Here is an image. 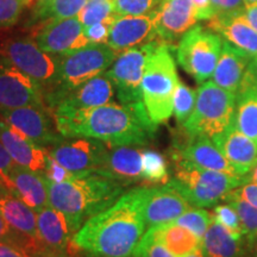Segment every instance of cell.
Instances as JSON below:
<instances>
[{"instance_id":"39","label":"cell","mask_w":257,"mask_h":257,"mask_svg":"<svg viewBox=\"0 0 257 257\" xmlns=\"http://www.w3.org/2000/svg\"><path fill=\"white\" fill-rule=\"evenodd\" d=\"M134 257H176L160 243L149 231H146L134 252Z\"/></svg>"},{"instance_id":"10","label":"cell","mask_w":257,"mask_h":257,"mask_svg":"<svg viewBox=\"0 0 257 257\" xmlns=\"http://www.w3.org/2000/svg\"><path fill=\"white\" fill-rule=\"evenodd\" d=\"M108 146L104 142L86 137H64L50 147L48 154L74 175L100 174Z\"/></svg>"},{"instance_id":"19","label":"cell","mask_w":257,"mask_h":257,"mask_svg":"<svg viewBox=\"0 0 257 257\" xmlns=\"http://www.w3.org/2000/svg\"><path fill=\"white\" fill-rule=\"evenodd\" d=\"M114 92L111 80L104 73L64 93L54 107L53 114L54 112L86 110L106 105L112 102Z\"/></svg>"},{"instance_id":"31","label":"cell","mask_w":257,"mask_h":257,"mask_svg":"<svg viewBox=\"0 0 257 257\" xmlns=\"http://www.w3.org/2000/svg\"><path fill=\"white\" fill-rule=\"evenodd\" d=\"M234 120L237 127L257 146V87L237 93Z\"/></svg>"},{"instance_id":"5","label":"cell","mask_w":257,"mask_h":257,"mask_svg":"<svg viewBox=\"0 0 257 257\" xmlns=\"http://www.w3.org/2000/svg\"><path fill=\"white\" fill-rule=\"evenodd\" d=\"M118 55L119 53L106 43H89L68 55H57L59 68L56 81L43 94L44 102L51 113L64 93L104 74L113 64Z\"/></svg>"},{"instance_id":"20","label":"cell","mask_w":257,"mask_h":257,"mask_svg":"<svg viewBox=\"0 0 257 257\" xmlns=\"http://www.w3.org/2000/svg\"><path fill=\"white\" fill-rule=\"evenodd\" d=\"M0 143L8 150L16 165L36 172H44L48 150L31 142L21 131L15 128L0 114Z\"/></svg>"},{"instance_id":"6","label":"cell","mask_w":257,"mask_h":257,"mask_svg":"<svg viewBox=\"0 0 257 257\" xmlns=\"http://www.w3.org/2000/svg\"><path fill=\"white\" fill-rule=\"evenodd\" d=\"M174 175L169 184L178 189L193 207H212L232 189L246 182L245 176L208 170L173 160Z\"/></svg>"},{"instance_id":"21","label":"cell","mask_w":257,"mask_h":257,"mask_svg":"<svg viewBox=\"0 0 257 257\" xmlns=\"http://www.w3.org/2000/svg\"><path fill=\"white\" fill-rule=\"evenodd\" d=\"M143 150L141 146H108L100 174L125 186L143 181Z\"/></svg>"},{"instance_id":"45","label":"cell","mask_w":257,"mask_h":257,"mask_svg":"<svg viewBox=\"0 0 257 257\" xmlns=\"http://www.w3.org/2000/svg\"><path fill=\"white\" fill-rule=\"evenodd\" d=\"M231 193L236 195L237 198L249 202L250 205L257 208V184H255V182H244L239 187L232 189Z\"/></svg>"},{"instance_id":"16","label":"cell","mask_w":257,"mask_h":257,"mask_svg":"<svg viewBox=\"0 0 257 257\" xmlns=\"http://www.w3.org/2000/svg\"><path fill=\"white\" fill-rule=\"evenodd\" d=\"M153 14L157 37L167 43L181 38L198 22L192 0H162Z\"/></svg>"},{"instance_id":"27","label":"cell","mask_w":257,"mask_h":257,"mask_svg":"<svg viewBox=\"0 0 257 257\" xmlns=\"http://www.w3.org/2000/svg\"><path fill=\"white\" fill-rule=\"evenodd\" d=\"M0 213L16 231L41 243L36 211L28 206L15 192L8 189L0 193Z\"/></svg>"},{"instance_id":"38","label":"cell","mask_w":257,"mask_h":257,"mask_svg":"<svg viewBox=\"0 0 257 257\" xmlns=\"http://www.w3.org/2000/svg\"><path fill=\"white\" fill-rule=\"evenodd\" d=\"M211 213L213 219H216L218 223L226 227L231 233L234 234L236 237H239V238H244L242 221H240L238 213L231 205L224 201H220V204L218 202L217 205L213 206Z\"/></svg>"},{"instance_id":"55","label":"cell","mask_w":257,"mask_h":257,"mask_svg":"<svg viewBox=\"0 0 257 257\" xmlns=\"http://www.w3.org/2000/svg\"><path fill=\"white\" fill-rule=\"evenodd\" d=\"M9 189V186H8V184H6L5 182V180L2 178V176H0V193H3V192H5V191H8Z\"/></svg>"},{"instance_id":"36","label":"cell","mask_w":257,"mask_h":257,"mask_svg":"<svg viewBox=\"0 0 257 257\" xmlns=\"http://www.w3.org/2000/svg\"><path fill=\"white\" fill-rule=\"evenodd\" d=\"M0 243H8L12 244V245L21 246L22 249L27 250L28 252L32 253L34 256L42 252L43 250H47L44 249V246L40 242H36V240L29 238V237L16 231L5 220L2 213H0Z\"/></svg>"},{"instance_id":"13","label":"cell","mask_w":257,"mask_h":257,"mask_svg":"<svg viewBox=\"0 0 257 257\" xmlns=\"http://www.w3.org/2000/svg\"><path fill=\"white\" fill-rule=\"evenodd\" d=\"M22 106L47 107L40 86L0 53V107Z\"/></svg>"},{"instance_id":"17","label":"cell","mask_w":257,"mask_h":257,"mask_svg":"<svg viewBox=\"0 0 257 257\" xmlns=\"http://www.w3.org/2000/svg\"><path fill=\"white\" fill-rule=\"evenodd\" d=\"M153 11L142 16H117L111 25L108 46L120 54L159 38Z\"/></svg>"},{"instance_id":"46","label":"cell","mask_w":257,"mask_h":257,"mask_svg":"<svg viewBox=\"0 0 257 257\" xmlns=\"http://www.w3.org/2000/svg\"><path fill=\"white\" fill-rule=\"evenodd\" d=\"M16 162L10 156L8 150L5 149L4 146L0 143V176L5 180V182L9 186V189L11 191V182H10L9 175L11 170L15 168Z\"/></svg>"},{"instance_id":"12","label":"cell","mask_w":257,"mask_h":257,"mask_svg":"<svg viewBox=\"0 0 257 257\" xmlns=\"http://www.w3.org/2000/svg\"><path fill=\"white\" fill-rule=\"evenodd\" d=\"M0 114L10 125L21 131L31 142L44 149H49L64 138L57 130L54 114L47 107H0Z\"/></svg>"},{"instance_id":"32","label":"cell","mask_w":257,"mask_h":257,"mask_svg":"<svg viewBox=\"0 0 257 257\" xmlns=\"http://www.w3.org/2000/svg\"><path fill=\"white\" fill-rule=\"evenodd\" d=\"M168 163L162 154L152 149L143 150V181L154 185L169 182Z\"/></svg>"},{"instance_id":"47","label":"cell","mask_w":257,"mask_h":257,"mask_svg":"<svg viewBox=\"0 0 257 257\" xmlns=\"http://www.w3.org/2000/svg\"><path fill=\"white\" fill-rule=\"evenodd\" d=\"M198 21H210L213 18V8L211 0H192Z\"/></svg>"},{"instance_id":"37","label":"cell","mask_w":257,"mask_h":257,"mask_svg":"<svg viewBox=\"0 0 257 257\" xmlns=\"http://www.w3.org/2000/svg\"><path fill=\"white\" fill-rule=\"evenodd\" d=\"M212 219H213L212 218V213L205 210V208L191 207L184 214H181L175 220V223H178L181 226L192 231L193 233L197 234L199 238L202 240L208 226H210Z\"/></svg>"},{"instance_id":"53","label":"cell","mask_w":257,"mask_h":257,"mask_svg":"<svg viewBox=\"0 0 257 257\" xmlns=\"http://www.w3.org/2000/svg\"><path fill=\"white\" fill-rule=\"evenodd\" d=\"M248 251L250 257H257V236L248 243Z\"/></svg>"},{"instance_id":"60","label":"cell","mask_w":257,"mask_h":257,"mask_svg":"<svg viewBox=\"0 0 257 257\" xmlns=\"http://www.w3.org/2000/svg\"><path fill=\"white\" fill-rule=\"evenodd\" d=\"M42 2H47V0H35V3H42ZM34 3V4H35Z\"/></svg>"},{"instance_id":"23","label":"cell","mask_w":257,"mask_h":257,"mask_svg":"<svg viewBox=\"0 0 257 257\" xmlns=\"http://www.w3.org/2000/svg\"><path fill=\"white\" fill-rule=\"evenodd\" d=\"M250 60L251 56L245 51L224 40L219 60L212 75V81L219 87L237 94L242 87Z\"/></svg>"},{"instance_id":"28","label":"cell","mask_w":257,"mask_h":257,"mask_svg":"<svg viewBox=\"0 0 257 257\" xmlns=\"http://www.w3.org/2000/svg\"><path fill=\"white\" fill-rule=\"evenodd\" d=\"M201 248L205 257H249L246 240L234 236L216 219H212Z\"/></svg>"},{"instance_id":"42","label":"cell","mask_w":257,"mask_h":257,"mask_svg":"<svg viewBox=\"0 0 257 257\" xmlns=\"http://www.w3.org/2000/svg\"><path fill=\"white\" fill-rule=\"evenodd\" d=\"M115 17H117V15L114 14V16H112L111 18H107L102 22H98V23H94L92 25H88V27L83 28V31H85V35L86 37L88 38L89 43L107 44L111 25L114 22Z\"/></svg>"},{"instance_id":"41","label":"cell","mask_w":257,"mask_h":257,"mask_svg":"<svg viewBox=\"0 0 257 257\" xmlns=\"http://www.w3.org/2000/svg\"><path fill=\"white\" fill-rule=\"evenodd\" d=\"M25 8L23 0H0V30L14 27Z\"/></svg>"},{"instance_id":"48","label":"cell","mask_w":257,"mask_h":257,"mask_svg":"<svg viewBox=\"0 0 257 257\" xmlns=\"http://www.w3.org/2000/svg\"><path fill=\"white\" fill-rule=\"evenodd\" d=\"M250 87H257V55L251 57V60H250L246 74L244 76L242 87H240L238 92Z\"/></svg>"},{"instance_id":"50","label":"cell","mask_w":257,"mask_h":257,"mask_svg":"<svg viewBox=\"0 0 257 257\" xmlns=\"http://www.w3.org/2000/svg\"><path fill=\"white\" fill-rule=\"evenodd\" d=\"M245 18L248 19L251 27L257 31V5H249L245 8V11L243 12Z\"/></svg>"},{"instance_id":"18","label":"cell","mask_w":257,"mask_h":257,"mask_svg":"<svg viewBox=\"0 0 257 257\" xmlns=\"http://www.w3.org/2000/svg\"><path fill=\"white\" fill-rule=\"evenodd\" d=\"M193 207L184 195L169 184L149 188L144 207L147 227L175 221L186 211Z\"/></svg>"},{"instance_id":"40","label":"cell","mask_w":257,"mask_h":257,"mask_svg":"<svg viewBox=\"0 0 257 257\" xmlns=\"http://www.w3.org/2000/svg\"><path fill=\"white\" fill-rule=\"evenodd\" d=\"M117 16H142L156 9L157 0H113Z\"/></svg>"},{"instance_id":"43","label":"cell","mask_w":257,"mask_h":257,"mask_svg":"<svg viewBox=\"0 0 257 257\" xmlns=\"http://www.w3.org/2000/svg\"><path fill=\"white\" fill-rule=\"evenodd\" d=\"M213 17L217 16L240 15L245 11V0H211Z\"/></svg>"},{"instance_id":"29","label":"cell","mask_w":257,"mask_h":257,"mask_svg":"<svg viewBox=\"0 0 257 257\" xmlns=\"http://www.w3.org/2000/svg\"><path fill=\"white\" fill-rule=\"evenodd\" d=\"M148 231L176 257H186L201 246L202 240L197 234L175 221L155 225Z\"/></svg>"},{"instance_id":"49","label":"cell","mask_w":257,"mask_h":257,"mask_svg":"<svg viewBox=\"0 0 257 257\" xmlns=\"http://www.w3.org/2000/svg\"><path fill=\"white\" fill-rule=\"evenodd\" d=\"M0 257H35L21 246L8 243H0Z\"/></svg>"},{"instance_id":"25","label":"cell","mask_w":257,"mask_h":257,"mask_svg":"<svg viewBox=\"0 0 257 257\" xmlns=\"http://www.w3.org/2000/svg\"><path fill=\"white\" fill-rule=\"evenodd\" d=\"M11 191L15 192L32 210L38 211L49 205V192L46 175L21 166H15L9 175Z\"/></svg>"},{"instance_id":"61","label":"cell","mask_w":257,"mask_h":257,"mask_svg":"<svg viewBox=\"0 0 257 257\" xmlns=\"http://www.w3.org/2000/svg\"><path fill=\"white\" fill-rule=\"evenodd\" d=\"M160 2H162V0H157V4H159V3H160Z\"/></svg>"},{"instance_id":"58","label":"cell","mask_w":257,"mask_h":257,"mask_svg":"<svg viewBox=\"0 0 257 257\" xmlns=\"http://www.w3.org/2000/svg\"><path fill=\"white\" fill-rule=\"evenodd\" d=\"M246 6L249 5H257V0H245Z\"/></svg>"},{"instance_id":"1","label":"cell","mask_w":257,"mask_h":257,"mask_svg":"<svg viewBox=\"0 0 257 257\" xmlns=\"http://www.w3.org/2000/svg\"><path fill=\"white\" fill-rule=\"evenodd\" d=\"M149 187L124 192L111 206L88 219L73 236L79 251L98 257H134L146 233L144 207Z\"/></svg>"},{"instance_id":"35","label":"cell","mask_w":257,"mask_h":257,"mask_svg":"<svg viewBox=\"0 0 257 257\" xmlns=\"http://www.w3.org/2000/svg\"><path fill=\"white\" fill-rule=\"evenodd\" d=\"M114 16L113 0H87L86 5L79 12L78 18L83 28Z\"/></svg>"},{"instance_id":"56","label":"cell","mask_w":257,"mask_h":257,"mask_svg":"<svg viewBox=\"0 0 257 257\" xmlns=\"http://www.w3.org/2000/svg\"><path fill=\"white\" fill-rule=\"evenodd\" d=\"M69 253H70V255H72V257H80L79 253H78V250H76V248L73 245V244H72V245H70Z\"/></svg>"},{"instance_id":"54","label":"cell","mask_w":257,"mask_h":257,"mask_svg":"<svg viewBox=\"0 0 257 257\" xmlns=\"http://www.w3.org/2000/svg\"><path fill=\"white\" fill-rule=\"evenodd\" d=\"M186 257H205V255H204V251H202V248L200 246V248H198L195 251L189 253V255H187Z\"/></svg>"},{"instance_id":"3","label":"cell","mask_w":257,"mask_h":257,"mask_svg":"<svg viewBox=\"0 0 257 257\" xmlns=\"http://www.w3.org/2000/svg\"><path fill=\"white\" fill-rule=\"evenodd\" d=\"M125 187L117 180L98 173L75 175L60 184L48 181L49 205L64 214L74 236L88 219L111 206Z\"/></svg>"},{"instance_id":"7","label":"cell","mask_w":257,"mask_h":257,"mask_svg":"<svg viewBox=\"0 0 257 257\" xmlns=\"http://www.w3.org/2000/svg\"><path fill=\"white\" fill-rule=\"evenodd\" d=\"M237 94L219 87L212 80L201 83L191 117L181 125L189 136L213 138L234 119Z\"/></svg>"},{"instance_id":"34","label":"cell","mask_w":257,"mask_h":257,"mask_svg":"<svg viewBox=\"0 0 257 257\" xmlns=\"http://www.w3.org/2000/svg\"><path fill=\"white\" fill-rule=\"evenodd\" d=\"M197 102V91L179 81L173 100V114L181 126L191 117Z\"/></svg>"},{"instance_id":"52","label":"cell","mask_w":257,"mask_h":257,"mask_svg":"<svg viewBox=\"0 0 257 257\" xmlns=\"http://www.w3.org/2000/svg\"><path fill=\"white\" fill-rule=\"evenodd\" d=\"M245 179H246V181L255 182V184H257V161H256L255 165H253L251 170H250L248 174L245 175Z\"/></svg>"},{"instance_id":"22","label":"cell","mask_w":257,"mask_h":257,"mask_svg":"<svg viewBox=\"0 0 257 257\" xmlns=\"http://www.w3.org/2000/svg\"><path fill=\"white\" fill-rule=\"evenodd\" d=\"M240 176H245L257 161V146L237 127L233 119L223 133L212 138Z\"/></svg>"},{"instance_id":"9","label":"cell","mask_w":257,"mask_h":257,"mask_svg":"<svg viewBox=\"0 0 257 257\" xmlns=\"http://www.w3.org/2000/svg\"><path fill=\"white\" fill-rule=\"evenodd\" d=\"M0 53L34 80L43 94L55 83L59 57L42 50L35 40L27 37L8 40L0 46Z\"/></svg>"},{"instance_id":"2","label":"cell","mask_w":257,"mask_h":257,"mask_svg":"<svg viewBox=\"0 0 257 257\" xmlns=\"http://www.w3.org/2000/svg\"><path fill=\"white\" fill-rule=\"evenodd\" d=\"M57 130L63 137H86L107 146H147L157 125L143 102L108 104L86 110L54 112Z\"/></svg>"},{"instance_id":"33","label":"cell","mask_w":257,"mask_h":257,"mask_svg":"<svg viewBox=\"0 0 257 257\" xmlns=\"http://www.w3.org/2000/svg\"><path fill=\"white\" fill-rule=\"evenodd\" d=\"M221 201L231 205L236 210L242 221L244 239L246 240V244L251 242L257 236V208L250 205L249 202L237 198L231 192L227 193Z\"/></svg>"},{"instance_id":"26","label":"cell","mask_w":257,"mask_h":257,"mask_svg":"<svg viewBox=\"0 0 257 257\" xmlns=\"http://www.w3.org/2000/svg\"><path fill=\"white\" fill-rule=\"evenodd\" d=\"M38 237L47 250L69 252L73 236L62 212L50 205L37 212Z\"/></svg>"},{"instance_id":"59","label":"cell","mask_w":257,"mask_h":257,"mask_svg":"<svg viewBox=\"0 0 257 257\" xmlns=\"http://www.w3.org/2000/svg\"><path fill=\"white\" fill-rule=\"evenodd\" d=\"M23 2L25 3V5H27V6H32V5H34L35 0H23Z\"/></svg>"},{"instance_id":"51","label":"cell","mask_w":257,"mask_h":257,"mask_svg":"<svg viewBox=\"0 0 257 257\" xmlns=\"http://www.w3.org/2000/svg\"><path fill=\"white\" fill-rule=\"evenodd\" d=\"M35 257H72L69 252H59L53 250H43V251L35 255Z\"/></svg>"},{"instance_id":"30","label":"cell","mask_w":257,"mask_h":257,"mask_svg":"<svg viewBox=\"0 0 257 257\" xmlns=\"http://www.w3.org/2000/svg\"><path fill=\"white\" fill-rule=\"evenodd\" d=\"M87 0H47L32 5L29 23L37 27L44 22L78 17Z\"/></svg>"},{"instance_id":"15","label":"cell","mask_w":257,"mask_h":257,"mask_svg":"<svg viewBox=\"0 0 257 257\" xmlns=\"http://www.w3.org/2000/svg\"><path fill=\"white\" fill-rule=\"evenodd\" d=\"M182 135L185 137L180 138L173 147L172 153H170L172 160L184 161L199 168L238 175L236 169L216 146V143L212 141V138L189 136L184 131H182Z\"/></svg>"},{"instance_id":"11","label":"cell","mask_w":257,"mask_h":257,"mask_svg":"<svg viewBox=\"0 0 257 257\" xmlns=\"http://www.w3.org/2000/svg\"><path fill=\"white\" fill-rule=\"evenodd\" d=\"M150 43L120 53L105 75L111 80L120 104L143 102L142 80Z\"/></svg>"},{"instance_id":"8","label":"cell","mask_w":257,"mask_h":257,"mask_svg":"<svg viewBox=\"0 0 257 257\" xmlns=\"http://www.w3.org/2000/svg\"><path fill=\"white\" fill-rule=\"evenodd\" d=\"M224 40L211 29L194 25L180 38L176 57L181 68L198 83L208 81L219 60Z\"/></svg>"},{"instance_id":"57","label":"cell","mask_w":257,"mask_h":257,"mask_svg":"<svg viewBox=\"0 0 257 257\" xmlns=\"http://www.w3.org/2000/svg\"><path fill=\"white\" fill-rule=\"evenodd\" d=\"M76 250H78V249H76ZM78 253H79V256H80V257H98V256H93V255H89V253L81 252V251H79V250H78Z\"/></svg>"},{"instance_id":"24","label":"cell","mask_w":257,"mask_h":257,"mask_svg":"<svg viewBox=\"0 0 257 257\" xmlns=\"http://www.w3.org/2000/svg\"><path fill=\"white\" fill-rule=\"evenodd\" d=\"M208 28L251 57L257 55V31L243 14L217 16L208 21Z\"/></svg>"},{"instance_id":"4","label":"cell","mask_w":257,"mask_h":257,"mask_svg":"<svg viewBox=\"0 0 257 257\" xmlns=\"http://www.w3.org/2000/svg\"><path fill=\"white\" fill-rule=\"evenodd\" d=\"M169 43H150L142 80V98L149 118L155 125L165 124L173 114V100L179 76Z\"/></svg>"},{"instance_id":"14","label":"cell","mask_w":257,"mask_h":257,"mask_svg":"<svg viewBox=\"0 0 257 257\" xmlns=\"http://www.w3.org/2000/svg\"><path fill=\"white\" fill-rule=\"evenodd\" d=\"M35 28L38 47L53 55H68L89 44L78 17L44 22Z\"/></svg>"},{"instance_id":"44","label":"cell","mask_w":257,"mask_h":257,"mask_svg":"<svg viewBox=\"0 0 257 257\" xmlns=\"http://www.w3.org/2000/svg\"><path fill=\"white\" fill-rule=\"evenodd\" d=\"M43 174L46 175L48 181L54 182V184H60V182L67 181V180L75 176L73 173H70L69 170H67L64 167L61 166L56 160H54L49 154H48L47 167L44 169Z\"/></svg>"}]
</instances>
